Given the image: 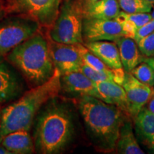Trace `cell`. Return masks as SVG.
Instances as JSON below:
<instances>
[{"label": "cell", "instance_id": "obj_1", "mask_svg": "<svg viewBox=\"0 0 154 154\" xmlns=\"http://www.w3.org/2000/svg\"><path fill=\"white\" fill-rule=\"evenodd\" d=\"M61 76V73L55 69L49 80L26 91L20 99L3 109L0 121V141L9 133L30 129L40 108L59 94Z\"/></svg>", "mask_w": 154, "mask_h": 154}, {"label": "cell", "instance_id": "obj_2", "mask_svg": "<svg viewBox=\"0 0 154 154\" xmlns=\"http://www.w3.org/2000/svg\"><path fill=\"white\" fill-rule=\"evenodd\" d=\"M7 59L35 86L49 80L55 70L48 41L38 32L11 50Z\"/></svg>", "mask_w": 154, "mask_h": 154}, {"label": "cell", "instance_id": "obj_3", "mask_svg": "<svg viewBox=\"0 0 154 154\" xmlns=\"http://www.w3.org/2000/svg\"><path fill=\"white\" fill-rule=\"evenodd\" d=\"M79 109L86 126L101 146L108 150L114 149L124 122L121 109L90 96H82Z\"/></svg>", "mask_w": 154, "mask_h": 154}, {"label": "cell", "instance_id": "obj_4", "mask_svg": "<svg viewBox=\"0 0 154 154\" xmlns=\"http://www.w3.org/2000/svg\"><path fill=\"white\" fill-rule=\"evenodd\" d=\"M73 126L69 113L60 106L48 107L38 119L36 147L44 154L58 153L72 137Z\"/></svg>", "mask_w": 154, "mask_h": 154}, {"label": "cell", "instance_id": "obj_5", "mask_svg": "<svg viewBox=\"0 0 154 154\" xmlns=\"http://www.w3.org/2000/svg\"><path fill=\"white\" fill-rule=\"evenodd\" d=\"M83 14L80 2H66L50 30V38L59 43L83 44Z\"/></svg>", "mask_w": 154, "mask_h": 154}, {"label": "cell", "instance_id": "obj_6", "mask_svg": "<svg viewBox=\"0 0 154 154\" xmlns=\"http://www.w3.org/2000/svg\"><path fill=\"white\" fill-rule=\"evenodd\" d=\"M40 25L24 15L0 21V55L9 54L25 40L38 32Z\"/></svg>", "mask_w": 154, "mask_h": 154}, {"label": "cell", "instance_id": "obj_7", "mask_svg": "<svg viewBox=\"0 0 154 154\" xmlns=\"http://www.w3.org/2000/svg\"><path fill=\"white\" fill-rule=\"evenodd\" d=\"M61 0H9L8 8L36 21L40 26H51L59 13Z\"/></svg>", "mask_w": 154, "mask_h": 154}, {"label": "cell", "instance_id": "obj_8", "mask_svg": "<svg viewBox=\"0 0 154 154\" xmlns=\"http://www.w3.org/2000/svg\"><path fill=\"white\" fill-rule=\"evenodd\" d=\"M83 38L86 42H116L124 36L121 26L115 19L83 18Z\"/></svg>", "mask_w": 154, "mask_h": 154}, {"label": "cell", "instance_id": "obj_9", "mask_svg": "<svg viewBox=\"0 0 154 154\" xmlns=\"http://www.w3.org/2000/svg\"><path fill=\"white\" fill-rule=\"evenodd\" d=\"M48 43L54 66L61 75L80 71L83 61L76 44L59 43L51 39Z\"/></svg>", "mask_w": 154, "mask_h": 154}, {"label": "cell", "instance_id": "obj_10", "mask_svg": "<svg viewBox=\"0 0 154 154\" xmlns=\"http://www.w3.org/2000/svg\"><path fill=\"white\" fill-rule=\"evenodd\" d=\"M121 86L126 92L128 113L136 117L153 95V88L140 82L129 72L125 73Z\"/></svg>", "mask_w": 154, "mask_h": 154}, {"label": "cell", "instance_id": "obj_11", "mask_svg": "<svg viewBox=\"0 0 154 154\" xmlns=\"http://www.w3.org/2000/svg\"><path fill=\"white\" fill-rule=\"evenodd\" d=\"M61 76L63 88L66 91L82 96H93L101 100L95 82L80 71L66 73Z\"/></svg>", "mask_w": 154, "mask_h": 154}, {"label": "cell", "instance_id": "obj_12", "mask_svg": "<svg viewBox=\"0 0 154 154\" xmlns=\"http://www.w3.org/2000/svg\"><path fill=\"white\" fill-rule=\"evenodd\" d=\"M80 3L84 18L114 19L121 11L118 0H86Z\"/></svg>", "mask_w": 154, "mask_h": 154}, {"label": "cell", "instance_id": "obj_13", "mask_svg": "<svg viewBox=\"0 0 154 154\" xmlns=\"http://www.w3.org/2000/svg\"><path fill=\"white\" fill-rule=\"evenodd\" d=\"M84 45L111 69H123L118 47L114 42L96 41L86 42Z\"/></svg>", "mask_w": 154, "mask_h": 154}, {"label": "cell", "instance_id": "obj_14", "mask_svg": "<svg viewBox=\"0 0 154 154\" xmlns=\"http://www.w3.org/2000/svg\"><path fill=\"white\" fill-rule=\"evenodd\" d=\"M115 43L118 47L121 61L125 72L130 73L135 67L143 62L144 57L134 38L122 36Z\"/></svg>", "mask_w": 154, "mask_h": 154}, {"label": "cell", "instance_id": "obj_15", "mask_svg": "<svg viewBox=\"0 0 154 154\" xmlns=\"http://www.w3.org/2000/svg\"><path fill=\"white\" fill-rule=\"evenodd\" d=\"M95 84L102 101L114 105L121 111L128 113L126 92L122 86L113 82H101Z\"/></svg>", "mask_w": 154, "mask_h": 154}, {"label": "cell", "instance_id": "obj_16", "mask_svg": "<svg viewBox=\"0 0 154 154\" xmlns=\"http://www.w3.org/2000/svg\"><path fill=\"white\" fill-rule=\"evenodd\" d=\"M29 131L17 130L4 136L2 146L13 154H27L34 151V145Z\"/></svg>", "mask_w": 154, "mask_h": 154}, {"label": "cell", "instance_id": "obj_17", "mask_svg": "<svg viewBox=\"0 0 154 154\" xmlns=\"http://www.w3.org/2000/svg\"><path fill=\"white\" fill-rule=\"evenodd\" d=\"M20 91V84L0 57V103L14 99Z\"/></svg>", "mask_w": 154, "mask_h": 154}, {"label": "cell", "instance_id": "obj_18", "mask_svg": "<svg viewBox=\"0 0 154 154\" xmlns=\"http://www.w3.org/2000/svg\"><path fill=\"white\" fill-rule=\"evenodd\" d=\"M138 136L150 149L154 150V114L144 106L135 117Z\"/></svg>", "mask_w": 154, "mask_h": 154}, {"label": "cell", "instance_id": "obj_19", "mask_svg": "<svg viewBox=\"0 0 154 154\" xmlns=\"http://www.w3.org/2000/svg\"><path fill=\"white\" fill-rule=\"evenodd\" d=\"M151 15L149 13H127L122 11L114 19L121 26L124 36L134 38L136 31L146 23L151 20Z\"/></svg>", "mask_w": 154, "mask_h": 154}, {"label": "cell", "instance_id": "obj_20", "mask_svg": "<svg viewBox=\"0 0 154 154\" xmlns=\"http://www.w3.org/2000/svg\"><path fill=\"white\" fill-rule=\"evenodd\" d=\"M119 153L124 154H143L132 131L130 122H123L120 128L119 136L116 143Z\"/></svg>", "mask_w": 154, "mask_h": 154}, {"label": "cell", "instance_id": "obj_21", "mask_svg": "<svg viewBox=\"0 0 154 154\" xmlns=\"http://www.w3.org/2000/svg\"><path fill=\"white\" fill-rule=\"evenodd\" d=\"M76 46L84 64L99 72H109L113 70L108 67L99 57H96L88 48H86L84 44H76Z\"/></svg>", "mask_w": 154, "mask_h": 154}, {"label": "cell", "instance_id": "obj_22", "mask_svg": "<svg viewBox=\"0 0 154 154\" xmlns=\"http://www.w3.org/2000/svg\"><path fill=\"white\" fill-rule=\"evenodd\" d=\"M120 8L127 13H149L153 4L147 0H118Z\"/></svg>", "mask_w": 154, "mask_h": 154}, {"label": "cell", "instance_id": "obj_23", "mask_svg": "<svg viewBox=\"0 0 154 154\" xmlns=\"http://www.w3.org/2000/svg\"><path fill=\"white\" fill-rule=\"evenodd\" d=\"M135 78L150 87L154 86V75L151 66L146 62H141L130 72Z\"/></svg>", "mask_w": 154, "mask_h": 154}, {"label": "cell", "instance_id": "obj_24", "mask_svg": "<svg viewBox=\"0 0 154 154\" xmlns=\"http://www.w3.org/2000/svg\"><path fill=\"white\" fill-rule=\"evenodd\" d=\"M137 45L143 57H154V32L139 40Z\"/></svg>", "mask_w": 154, "mask_h": 154}, {"label": "cell", "instance_id": "obj_25", "mask_svg": "<svg viewBox=\"0 0 154 154\" xmlns=\"http://www.w3.org/2000/svg\"><path fill=\"white\" fill-rule=\"evenodd\" d=\"M154 32V19H151L149 22L146 23L145 24L140 26L136 31V34H135L134 40L137 43L139 40L143 38L145 36L149 35L152 32Z\"/></svg>", "mask_w": 154, "mask_h": 154}, {"label": "cell", "instance_id": "obj_26", "mask_svg": "<svg viewBox=\"0 0 154 154\" xmlns=\"http://www.w3.org/2000/svg\"><path fill=\"white\" fill-rule=\"evenodd\" d=\"M143 61L146 62V63H148V64L151 66L152 71H153V75H154V57H144Z\"/></svg>", "mask_w": 154, "mask_h": 154}, {"label": "cell", "instance_id": "obj_27", "mask_svg": "<svg viewBox=\"0 0 154 154\" xmlns=\"http://www.w3.org/2000/svg\"><path fill=\"white\" fill-rule=\"evenodd\" d=\"M147 108L151 113H153L154 114V96H152L151 99H150Z\"/></svg>", "mask_w": 154, "mask_h": 154}, {"label": "cell", "instance_id": "obj_28", "mask_svg": "<svg viewBox=\"0 0 154 154\" xmlns=\"http://www.w3.org/2000/svg\"><path fill=\"white\" fill-rule=\"evenodd\" d=\"M6 14V9L3 4L0 2V21L4 18Z\"/></svg>", "mask_w": 154, "mask_h": 154}, {"label": "cell", "instance_id": "obj_29", "mask_svg": "<svg viewBox=\"0 0 154 154\" xmlns=\"http://www.w3.org/2000/svg\"><path fill=\"white\" fill-rule=\"evenodd\" d=\"M0 154H13L11 151H9L4 146H0Z\"/></svg>", "mask_w": 154, "mask_h": 154}, {"label": "cell", "instance_id": "obj_30", "mask_svg": "<svg viewBox=\"0 0 154 154\" xmlns=\"http://www.w3.org/2000/svg\"><path fill=\"white\" fill-rule=\"evenodd\" d=\"M151 18H152V19H154V9H153V12H152L151 14Z\"/></svg>", "mask_w": 154, "mask_h": 154}, {"label": "cell", "instance_id": "obj_31", "mask_svg": "<svg viewBox=\"0 0 154 154\" xmlns=\"http://www.w3.org/2000/svg\"><path fill=\"white\" fill-rule=\"evenodd\" d=\"M147 1H149V2H150L151 3H152L153 5L154 4V0H147Z\"/></svg>", "mask_w": 154, "mask_h": 154}, {"label": "cell", "instance_id": "obj_32", "mask_svg": "<svg viewBox=\"0 0 154 154\" xmlns=\"http://www.w3.org/2000/svg\"><path fill=\"white\" fill-rule=\"evenodd\" d=\"M153 95H154V86H153Z\"/></svg>", "mask_w": 154, "mask_h": 154}, {"label": "cell", "instance_id": "obj_33", "mask_svg": "<svg viewBox=\"0 0 154 154\" xmlns=\"http://www.w3.org/2000/svg\"><path fill=\"white\" fill-rule=\"evenodd\" d=\"M90 1H97V0H90Z\"/></svg>", "mask_w": 154, "mask_h": 154}, {"label": "cell", "instance_id": "obj_34", "mask_svg": "<svg viewBox=\"0 0 154 154\" xmlns=\"http://www.w3.org/2000/svg\"><path fill=\"white\" fill-rule=\"evenodd\" d=\"M0 121H1V115H0Z\"/></svg>", "mask_w": 154, "mask_h": 154}]
</instances>
